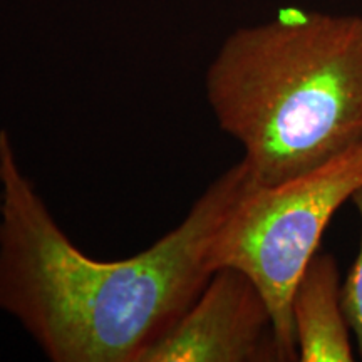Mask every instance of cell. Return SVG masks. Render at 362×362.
Masks as SVG:
<instances>
[{
	"label": "cell",
	"mask_w": 362,
	"mask_h": 362,
	"mask_svg": "<svg viewBox=\"0 0 362 362\" xmlns=\"http://www.w3.org/2000/svg\"><path fill=\"white\" fill-rule=\"evenodd\" d=\"M255 180L240 160L138 255L96 260L54 220L0 131V310L54 362H143L214 275L211 245Z\"/></svg>",
	"instance_id": "6da1fadb"
},
{
	"label": "cell",
	"mask_w": 362,
	"mask_h": 362,
	"mask_svg": "<svg viewBox=\"0 0 362 362\" xmlns=\"http://www.w3.org/2000/svg\"><path fill=\"white\" fill-rule=\"evenodd\" d=\"M292 325L297 361H354L341 270L330 253L317 252L298 277L292 293Z\"/></svg>",
	"instance_id": "5b68a950"
},
{
	"label": "cell",
	"mask_w": 362,
	"mask_h": 362,
	"mask_svg": "<svg viewBox=\"0 0 362 362\" xmlns=\"http://www.w3.org/2000/svg\"><path fill=\"white\" fill-rule=\"evenodd\" d=\"M362 187V143L319 168L277 185L255 180L211 245L214 270L233 267L259 287L274 317L284 362L297 361L292 293L319 252L325 228Z\"/></svg>",
	"instance_id": "3957f363"
},
{
	"label": "cell",
	"mask_w": 362,
	"mask_h": 362,
	"mask_svg": "<svg viewBox=\"0 0 362 362\" xmlns=\"http://www.w3.org/2000/svg\"><path fill=\"white\" fill-rule=\"evenodd\" d=\"M143 362H284L265 297L243 272L216 269Z\"/></svg>",
	"instance_id": "277c9868"
},
{
	"label": "cell",
	"mask_w": 362,
	"mask_h": 362,
	"mask_svg": "<svg viewBox=\"0 0 362 362\" xmlns=\"http://www.w3.org/2000/svg\"><path fill=\"white\" fill-rule=\"evenodd\" d=\"M351 202L354 203L357 214H359L361 243L349 275H347L342 284V298L344 309H346L347 319H349L352 334H354L357 349H359V356L362 359V187L356 189Z\"/></svg>",
	"instance_id": "8992f818"
},
{
	"label": "cell",
	"mask_w": 362,
	"mask_h": 362,
	"mask_svg": "<svg viewBox=\"0 0 362 362\" xmlns=\"http://www.w3.org/2000/svg\"><path fill=\"white\" fill-rule=\"evenodd\" d=\"M205 94L257 183L309 173L362 143V16L287 8L238 27Z\"/></svg>",
	"instance_id": "7a4b0ae2"
}]
</instances>
